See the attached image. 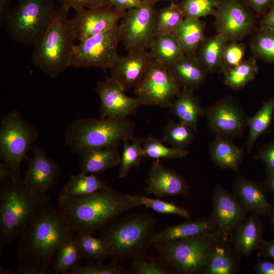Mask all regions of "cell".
I'll return each mask as SVG.
<instances>
[{"label": "cell", "mask_w": 274, "mask_h": 274, "mask_svg": "<svg viewBox=\"0 0 274 274\" xmlns=\"http://www.w3.org/2000/svg\"><path fill=\"white\" fill-rule=\"evenodd\" d=\"M74 234L58 207L49 203L19 238L15 273H49L59 248Z\"/></svg>", "instance_id": "obj_1"}, {"label": "cell", "mask_w": 274, "mask_h": 274, "mask_svg": "<svg viewBox=\"0 0 274 274\" xmlns=\"http://www.w3.org/2000/svg\"><path fill=\"white\" fill-rule=\"evenodd\" d=\"M142 207L139 195L121 194L110 187L76 198H58L57 207L78 235L93 234L126 212Z\"/></svg>", "instance_id": "obj_2"}, {"label": "cell", "mask_w": 274, "mask_h": 274, "mask_svg": "<svg viewBox=\"0 0 274 274\" xmlns=\"http://www.w3.org/2000/svg\"><path fill=\"white\" fill-rule=\"evenodd\" d=\"M49 204L47 194L31 192L21 175H13L10 184L0 189V248L19 238Z\"/></svg>", "instance_id": "obj_3"}, {"label": "cell", "mask_w": 274, "mask_h": 274, "mask_svg": "<svg viewBox=\"0 0 274 274\" xmlns=\"http://www.w3.org/2000/svg\"><path fill=\"white\" fill-rule=\"evenodd\" d=\"M157 219L142 212L120 216L101 228L99 235L109 244L112 261L117 262L147 254Z\"/></svg>", "instance_id": "obj_4"}, {"label": "cell", "mask_w": 274, "mask_h": 274, "mask_svg": "<svg viewBox=\"0 0 274 274\" xmlns=\"http://www.w3.org/2000/svg\"><path fill=\"white\" fill-rule=\"evenodd\" d=\"M70 9L62 5L57 7L48 26L33 45V65L52 79L70 66L75 39L68 19Z\"/></svg>", "instance_id": "obj_5"}, {"label": "cell", "mask_w": 274, "mask_h": 274, "mask_svg": "<svg viewBox=\"0 0 274 274\" xmlns=\"http://www.w3.org/2000/svg\"><path fill=\"white\" fill-rule=\"evenodd\" d=\"M135 126L127 118H81L67 126L65 140L76 154L88 148H117L121 141L133 137Z\"/></svg>", "instance_id": "obj_6"}, {"label": "cell", "mask_w": 274, "mask_h": 274, "mask_svg": "<svg viewBox=\"0 0 274 274\" xmlns=\"http://www.w3.org/2000/svg\"><path fill=\"white\" fill-rule=\"evenodd\" d=\"M218 235L203 234L154 246L171 274H203Z\"/></svg>", "instance_id": "obj_7"}, {"label": "cell", "mask_w": 274, "mask_h": 274, "mask_svg": "<svg viewBox=\"0 0 274 274\" xmlns=\"http://www.w3.org/2000/svg\"><path fill=\"white\" fill-rule=\"evenodd\" d=\"M55 0H19L5 22L8 35L15 42L34 45L56 12Z\"/></svg>", "instance_id": "obj_8"}, {"label": "cell", "mask_w": 274, "mask_h": 274, "mask_svg": "<svg viewBox=\"0 0 274 274\" xmlns=\"http://www.w3.org/2000/svg\"><path fill=\"white\" fill-rule=\"evenodd\" d=\"M0 125L1 159L9 166L13 175H21V163L32 149L38 131L15 110L5 114Z\"/></svg>", "instance_id": "obj_9"}, {"label": "cell", "mask_w": 274, "mask_h": 274, "mask_svg": "<svg viewBox=\"0 0 274 274\" xmlns=\"http://www.w3.org/2000/svg\"><path fill=\"white\" fill-rule=\"evenodd\" d=\"M120 42L119 24L105 32L80 42L74 46L70 66L95 67L106 72L112 68L119 56L118 46Z\"/></svg>", "instance_id": "obj_10"}, {"label": "cell", "mask_w": 274, "mask_h": 274, "mask_svg": "<svg viewBox=\"0 0 274 274\" xmlns=\"http://www.w3.org/2000/svg\"><path fill=\"white\" fill-rule=\"evenodd\" d=\"M181 87L169 67L153 59L143 80L135 87L134 93L144 105L169 108Z\"/></svg>", "instance_id": "obj_11"}, {"label": "cell", "mask_w": 274, "mask_h": 274, "mask_svg": "<svg viewBox=\"0 0 274 274\" xmlns=\"http://www.w3.org/2000/svg\"><path fill=\"white\" fill-rule=\"evenodd\" d=\"M153 3L126 11L119 24L121 42L128 51L133 49H146L157 33V11Z\"/></svg>", "instance_id": "obj_12"}, {"label": "cell", "mask_w": 274, "mask_h": 274, "mask_svg": "<svg viewBox=\"0 0 274 274\" xmlns=\"http://www.w3.org/2000/svg\"><path fill=\"white\" fill-rule=\"evenodd\" d=\"M214 25L229 41H241L257 28L256 16L241 0H219Z\"/></svg>", "instance_id": "obj_13"}, {"label": "cell", "mask_w": 274, "mask_h": 274, "mask_svg": "<svg viewBox=\"0 0 274 274\" xmlns=\"http://www.w3.org/2000/svg\"><path fill=\"white\" fill-rule=\"evenodd\" d=\"M210 131L229 139L243 136L248 117L241 104L234 98H222L205 109Z\"/></svg>", "instance_id": "obj_14"}, {"label": "cell", "mask_w": 274, "mask_h": 274, "mask_svg": "<svg viewBox=\"0 0 274 274\" xmlns=\"http://www.w3.org/2000/svg\"><path fill=\"white\" fill-rule=\"evenodd\" d=\"M125 12L112 7L85 8L76 11L70 19L75 41L82 42L115 28L119 25Z\"/></svg>", "instance_id": "obj_15"}, {"label": "cell", "mask_w": 274, "mask_h": 274, "mask_svg": "<svg viewBox=\"0 0 274 274\" xmlns=\"http://www.w3.org/2000/svg\"><path fill=\"white\" fill-rule=\"evenodd\" d=\"M95 91L100 100L101 119H125L136 115L139 107L144 105L139 98L127 96L121 85L110 76L96 82Z\"/></svg>", "instance_id": "obj_16"}, {"label": "cell", "mask_w": 274, "mask_h": 274, "mask_svg": "<svg viewBox=\"0 0 274 274\" xmlns=\"http://www.w3.org/2000/svg\"><path fill=\"white\" fill-rule=\"evenodd\" d=\"M213 212L211 216L215 222L218 232L231 238L233 231L246 219L247 211L235 194L220 184L216 185L213 194Z\"/></svg>", "instance_id": "obj_17"}, {"label": "cell", "mask_w": 274, "mask_h": 274, "mask_svg": "<svg viewBox=\"0 0 274 274\" xmlns=\"http://www.w3.org/2000/svg\"><path fill=\"white\" fill-rule=\"evenodd\" d=\"M60 172L58 165L42 149L35 147L28 160L23 182L31 192L47 194L57 184Z\"/></svg>", "instance_id": "obj_18"}, {"label": "cell", "mask_w": 274, "mask_h": 274, "mask_svg": "<svg viewBox=\"0 0 274 274\" xmlns=\"http://www.w3.org/2000/svg\"><path fill=\"white\" fill-rule=\"evenodd\" d=\"M118 57L111 70L110 77L126 92L135 87L147 73L153 58L146 49H133Z\"/></svg>", "instance_id": "obj_19"}, {"label": "cell", "mask_w": 274, "mask_h": 274, "mask_svg": "<svg viewBox=\"0 0 274 274\" xmlns=\"http://www.w3.org/2000/svg\"><path fill=\"white\" fill-rule=\"evenodd\" d=\"M147 194L159 197L187 195L189 185L176 170L164 166L160 159H155L150 168L146 181Z\"/></svg>", "instance_id": "obj_20"}, {"label": "cell", "mask_w": 274, "mask_h": 274, "mask_svg": "<svg viewBox=\"0 0 274 274\" xmlns=\"http://www.w3.org/2000/svg\"><path fill=\"white\" fill-rule=\"evenodd\" d=\"M233 190L247 212L258 216H270L274 206L268 201L264 183L238 175L233 183Z\"/></svg>", "instance_id": "obj_21"}, {"label": "cell", "mask_w": 274, "mask_h": 274, "mask_svg": "<svg viewBox=\"0 0 274 274\" xmlns=\"http://www.w3.org/2000/svg\"><path fill=\"white\" fill-rule=\"evenodd\" d=\"M241 254L231 238L218 235L203 274H235L239 272Z\"/></svg>", "instance_id": "obj_22"}, {"label": "cell", "mask_w": 274, "mask_h": 274, "mask_svg": "<svg viewBox=\"0 0 274 274\" xmlns=\"http://www.w3.org/2000/svg\"><path fill=\"white\" fill-rule=\"evenodd\" d=\"M217 232V226L211 217L198 218L167 227L159 232H155L151 243L154 245L158 243L203 234H213Z\"/></svg>", "instance_id": "obj_23"}, {"label": "cell", "mask_w": 274, "mask_h": 274, "mask_svg": "<svg viewBox=\"0 0 274 274\" xmlns=\"http://www.w3.org/2000/svg\"><path fill=\"white\" fill-rule=\"evenodd\" d=\"M259 217L251 214L233 232L232 245L241 255H251L258 250L263 239L264 227Z\"/></svg>", "instance_id": "obj_24"}, {"label": "cell", "mask_w": 274, "mask_h": 274, "mask_svg": "<svg viewBox=\"0 0 274 274\" xmlns=\"http://www.w3.org/2000/svg\"><path fill=\"white\" fill-rule=\"evenodd\" d=\"M81 172L97 175L119 165L121 154L117 148H88L77 154Z\"/></svg>", "instance_id": "obj_25"}, {"label": "cell", "mask_w": 274, "mask_h": 274, "mask_svg": "<svg viewBox=\"0 0 274 274\" xmlns=\"http://www.w3.org/2000/svg\"><path fill=\"white\" fill-rule=\"evenodd\" d=\"M169 109L180 122L190 127L195 133L197 132L198 118L199 116H204L205 109L201 107L198 98L194 94V90L182 87Z\"/></svg>", "instance_id": "obj_26"}, {"label": "cell", "mask_w": 274, "mask_h": 274, "mask_svg": "<svg viewBox=\"0 0 274 274\" xmlns=\"http://www.w3.org/2000/svg\"><path fill=\"white\" fill-rule=\"evenodd\" d=\"M231 140L216 135L209 145L210 158L220 168L238 173L244 157V149L236 146Z\"/></svg>", "instance_id": "obj_27"}, {"label": "cell", "mask_w": 274, "mask_h": 274, "mask_svg": "<svg viewBox=\"0 0 274 274\" xmlns=\"http://www.w3.org/2000/svg\"><path fill=\"white\" fill-rule=\"evenodd\" d=\"M168 67L182 87L194 91L206 82L208 74L195 57L184 55Z\"/></svg>", "instance_id": "obj_28"}, {"label": "cell", "mask_w": 274, "mask_h": 274, "mask_svg": "<svg viewBox=\"0 0 274 274\" xmlns=\"http://www.w3.org/2000/svg\"><path fill=\"white\" fill-rule=\"evenodd\" d=\"M206 23L200 19L185 18L172 32L185 55L195 57L199 46L206 38Z\"/></svg>", "instance_id": "obj_29"}, {"label": "cell", "mask_w": 274, "mask_h": 274, "mask_svg": "<svg viewBox=\"0 0 274 274\" xmlns=\"http://www.w3.org/2000/svg\"><path fill=\"white\" fill-rule=\"evenodd\" d=\"M228 40L223 36L205 38L197 50L195 57L207 74L219 70L223 52Z\"/></svg>", "instance_id": "obj_30"}, {"label": "cell", "mask_w": 274, "mask_h": 274, "mask_svg": "<svg viewBox=\"0 0 274 274\" xmlns=\"http://www.w3.org/2000/svg\"><path fill=\"white\" fill-rule=\"evenodd\" d=\"M96 176L81 172L70 176L59 192L58 198L83 197L109 187L104 181L98 179Z\"/></svg>", "instance_id": "obj_31"}, {"label": "cell", "mask_w": 274, "mask_h": 274, "mask_svg": "<svg viewBox=\"0 0 274 274\" xmlns=\"http://www.w3.org/2000/svg\"><path fill=\"white\" fill-rule=\"evenodd\" d=\"M149 49L155 61L167 67L185 55L172 33L157 32Z\"/></svg>", "instance_id": "obj_32"}, {"label": "cell", "mask_w": 274, "mask_h": 274, "mask_svg": "<svg viewBox=\"0 0 274 274\" xmlns=\"http://www.w3.org/2000/svg\"><path fill=\"white\" fill-rule=\"evenodd\" d=\"M81 259L78 236L76 234L67 239L60 246L53 259L49 272L68 274L77 266Z\"/></svg>", "instance_id": "obj_33"}, {"label": "cell", "mask_w": 274, "mask_h": 274, "mask_svg": "<svg viewBox=\"0 0 274 274\" xmlns=\"http://www.w3.org/2000/svg\"><path fill=\"white\" fill-rule=\"evenodd\" d=\"M274 115V97L266 100L257 112L248 119L249 136L247 142L248 154L257 139L269 128Z\"/></svg>", "instance_id": "obj_34"}, {"label": "cell", "mask_w": 274, "mask_h": 274, "mask_svg": "<svg viewBox=\"0 0 274 274\" xmlns=\"http://www.w3.org/2000/svg\"><path fill=\"white\" fill-rule=\"evenodd\" d=\"M258 72L256 58L253 56L224 72V83L234 90H241L254 80Z\"/></svg>", "instance_id": "obj_35"}, {"label": "cell", "mask_w": 274, "mask_h": 274, "mask_svg": "<svg viewBox=\"0 0 274 274\" xmlns=\"http://www.w3.org/2000/svg\"><path fill=\"white\" fill-rule=\"evenodd\" d=\"M252 35L250 47L253 56L274 63V28L259 25Z\"/></svg>", "instance_id": "obj_36"}, {"label": "cell", "mask_w": 274, "mask_h": 274, "mask_svg": "<svg viewBox=\"0 0 274 274\" xmlns=\"http://www.w3.org/2000/svg\"><path fill=\"white\" fill-rule=\"evenodd\" d=\"M81 259L90 263L101 262L111 256V248L108 242L101 237L92 234L78 235Z\"/></svg>", "instance_id": "obj_37"}, {"label": "cell", "mask_w": 274, "mask_h": 274, "mask_svg": "<svg viewBox=\"0 0 274 274\" xmlns=\"http://www.w3.org/2000/svg\"><path fill=\"white\" fill-rule=\"evenodd\" d=\"M143 138L127 139L123 141V149L121 154L118 177H126L133 167L138 168L144 157L143 150Z\"/></svg>", "instance_id": "obj_38"}, {"label": "cell", "mask_w": 274, "mask_h": 274, "mask_svg": "<svg viewBox=\"0 0 274 274\" xmlns=\"http://www.w3.org/2000/svg\"><path fill=\"white\" fill-rule=\"evenodd\" d=\"M195 132L185 124L178 123L169 119L164 129V134L161 139L167 142L173 148L186 149L194 138Z\"/></svg>", "instance_id": "obj_39"}, {"label": "cell", "mask_w": 274, "mask_h": 274, "mask_svg": "<svg viewBox=\"0 0 274 274\" xmlns=\"http://www.w3.org/2000/svg\"><path fill=\"white\" fill-rule=\"evenodd\" d=\"M162 140L152 135L143 138V150L144 157L154 159H179L187 156L189 151L168 147L163 144Z\"/></svg>", "instance_id": "obj_40"}, {"label": "cell", "mask_w": 274, "mask_h": 274, "mask_svg": "<svg viewBox=\"0 0 274 274\" xmlns=\"http://www.w3.org/2000/svg\"><path fill=\"white\" fill-rule=\"evenodd\" d=\"M185 17L178 4L170 2V4L159 11L156 15L158 32L172 33L182 22Z\"/></svg>", "instance_id": "obj_41"}, {"label": "cell", "mask_w": 274, "mask_h": 274, "mask_svg": "<svg viewBox=\"0 0 274 274\" xmlns=\"http://www.w3.org/2000/svg\"><path fill=\"white\" fill-rule=\"evenodd\" d=\"M129 274H171L162 260L158 257L144 254L132 260Z\"/></svg>", "instance_id": "obj_42"}, {"label": "cell", "mask_w": 274, "mask_h": 274, "mask_svg": "<svg viewBox=\"0 0 274 274\" xmlns=\"http://www.w3.org/2000/svg\"><path fill=\"white\" fill-rule=\"evenodd\" d=\"M219 0H182L178 3L185 18L200 19L214 15Z\"/></svg>", "instance_id": "obj_43"}, {"label": "cell", "mask_w": 274, "mask_h": 274, "mask_svg": "<svg viewBox=\"0 0 274 274\" xmlns=\"http://www.w3.org/2000/svg\"><path fill=\"white\" fill-rule=\"evenodd\" d=\"M140 201L142 206L147 209L162 214H172L190 219L191 215L186 209L174 203L167 202L159 198H151L145 196L139 195Z\"/></svg>", "instance_id": "obj_44"}, {"label": "cell", "mask_w": 274, "mask_h": 274, "mask_svg": "<svg viewBox=\"0 0 274 274\" xmlns=\"http://www.w3.org/2000/svg\"><path fill=\"white\" fill-rule=\"evenodd\" d=\"M246 48V45L240 41H228L223 52L219 71L223 73L242 63L245 60Z\"/></svg>", "instance_id": "obj_45"}, {"label": "cell", "mask_w": 274, "mask_h": 274, "mask_svg": "<svg viewBox=\"0 0 274 274\" xmlns=\"http://www.w3.org/2000/svg\"><path fill=\"white\" fill-rule=\"evenodd\" d=\"M68 274H129L124 266L118 262L112 261L108 264L100 262L89 263L85 265L79 264Z\"/></svg>", "instance_id": "obj_46"}, {"label": "cell", "mask_w": 274, "mask_h": 274, "mask_svg": "<svg viewBox=\"0 0 274 274\" xmlns=\"http://www.w3.org/2000/svg\"><path fill=\"white\" fill-rule=\"evenodd\" d=\"M254 159L260 160L265 164L266 175L274 172V141L261 149Z\"/></svg>", "instance_id": "obj_47"}, {"label": "cell", "mask_w": 274, "mask_h": 274, "mask_svg": "<svg viewBox=\"0 0 274 274\" xmlns=\"http://www.w3.org/2000/svg\"><path fill=\"white\" fill-rule=\"evenodd\" d=\"M257 17H261L273 3L274 0H241Z\"/></svg>", "instance_id": "obj_48"}, {"label": "cell", "mask_w": 274, "mask_h": 274, "mask_svg": "<svg viewBox=\"0 0 274 274\" xmlns=\"http://www.w3.org/2000/svg\"><path fill=\"white\" fill-rule=\"evenodd\" d=\"M147 2L146 0H110L112 7L122 11L141 7Z\"/></svg>", "instance_id": "obj_49"}, {"label": "cell", "mask_w": 274, "mask_h": 274, "mask_svg": "<svg viewBox=\"0 0 274 274\" xmlns=\"http://www.w3.org/2000/svg\"><path fill=\"white\" fill-rule=\"evenodd\" d=\"M254 269L257 274H274V261L258 257Z\"/></svg>", "instance_id": "obj_50"}, {"label": "cell", "mask_w": 274, "mask_h": 274, "mask_svg": "<svg viewBox=\"0 0 274 274\" xmlns=\"http://www.w3.org/2000/svg\"><path fill=\"white\" fill-rule=\"evenodd\" d=\"M259 250V256L274 261V239L267 241L263 238Z\"/></svg>", "instance_id": "obj_51"}, {"label": "cell", "mask_w": 274, "mask_h": 274, "mask_svg": "<svg viewBox=\"0 0 274 274\" xmlns=\"http://www.w3.org/2000/svg\"><path fill=\"white\" fill-rule=\"evenodd\" d=\"M13 176L9 166L5 162L0 163V189H3L11 183Z\"/></svg>", "instance_id": "obj_52"}, {"label": "cell", "mask_w": 274, "mask_h": 274, "mask_svg": "<svg viewBox=\"0 0 274 274\" xmlns=\"http://www.w3.org/2000/svg\"><path fill=\"white\" fill-rule=\"evenodd\" d=\"M12 0H0V24L3 26L12 10Z\"/></svg>", "instance_id": "obj_53"}, {"label": "cell", "mask_w": 274, "mask_h": 274, "mask_svg": "<svg viewBox=\"0 0 274 274\" xmlns=\"http://www.w3.org/2000/svg\"><path fill=\"white\" fill-rule=\"evenodd\" d=\"M260 26H265L274 28V2L266 12L262 15L259 21Z\"/></svg>", "instance_id": "obj_54"}, {"label": "cell", "mask_w": 274, "mask_h": 274, "mask_svg": "<svg viewBox=\"0 0 274 274\" xmlns=\"http://www.w3.org/2000/svg\"><path fill=\"white\" fill-rule=\"evenodd\" d=\"M61 5L78 11L86 8L87 0H57Z\"/></svg>", "instance_id": "obj_55"}, {"label": "cell", "mask_w": 274, "mask_h": 274, "mask_svg": "<svg viewBox=\"0 0 274 274\" xmlns=\"http://www.w3.org/2000/svg\"><path fill=\"white\" fill-rule=\"evenodd\" d=\"M105 7H112L110 0H87L86 8L94 9Z\"/></svg>", "instance_id": "obj_56"}, {"label": "cell", "mask_w": 274, "mask_h": 274, "mask_svg": "<svg viewBox=\"0 0 274 274\" xmlns=\"http://www.w3.org/2000/svg\"><path fill=\"white\" fill-rule=\"evenodd\" d=\"M263 183L267 191L274 195V172L268 175H266Z\"/></svg>", "instance_id": "obj_57"}, {"label": "cell", "mask_w": 274, "mask_h": 274, "mask_svg": "<svg viewBox=\"0 0 274 274\" xmlns=\"http://www.w3.org/2000/svg\"><path fill=\"white\" fill-rule=\"evenodd\" d=\"M0 273L1 274H11L15 273V271H13L8 268H6L3 266L0 267Z\"/></svg>", "instance_id": "obj_58"}, {"label": "cell", "mask_w": 274, "mask_h": 274, "mask_svg": "<svg viewBox=\"0 0 274 274\" xmlns=\"http://www.w3.org/2000/svg\"><path fill=\"white\" fill-rule=\"evenodd\" d=\"M270 223L271 227L274 229V208L272 210V212L270 216Z\"/></svg>", "instance_id": "obj_59"}, {"label": "cell", "mask_w": 274, "mask_h": 274, "mask_svg": "<svg viewBox=\"0 0 274 274\" xmlns=\"http://www.w3.org/2000/svg\"><path fill=\"white\" fill-rule=\"evenodd\" d=\"M146 1H147L148 2L155 4V3L159 2H164V1H168L170 2H172V1L174 2L175 1H178V0H146Z\"/></svg>", "instance_id": "obj_60"}]
</instances>
